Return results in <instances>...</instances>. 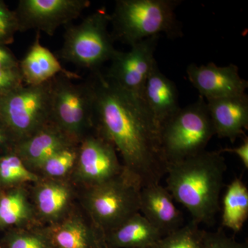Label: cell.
Instances as JSON below:
<instances>
[{
	"mask_svg": "<svg viewBox=\"0 0 248 248\" xmlns=\"http://www.w3.org/2000/svg\"><path fill=\"white\" fill-rule=\"evenodd\" d=\"M94 93V127L123 159L124 170L140 187L159 184L168 164L160 127L142 98L115 84L100 71L90 78Z\"/></svg>",
	"mask_w": 248,
	"mask_h": 248,
	"instance_id": "cell-1",
	"label": "cell"
},
{
	"mask_svg": "<svg viewBox=\"0 0 248 248\" xmlns=\"http://www.w3.org/2000/svg\"><path fill=\"white\" fill-rule=\"evenodd\" d=\"M226 164L219 151H208L168 165L166 189L197 224L212 225L220 209Z\"/></svg>",
	"mask_w": 248,
	"mask_h": 248,
	"instance_id": "cell-2",
	"label": "cell"
},
{
	"mask_svg": "<svg viewBox=\"0 0 248 248\" xmlns=\"http://www.w3.org/2000/svg\"><path fill=\"white\" fill-rule=\"evenodd\" d=\"M179 0H117L110 24L114 40L131 46L161 34L174 39L182 35L176 17Z\"/></svg>",
	"mask_w": 248,
	"mask_h": 248,
	"instance_id": "cell-3",
	"label": "cell"
},
{
	"mask_svg": "<svg viewBox=\"0 0 248 248\" xmlns=\"http://www.w3.org/2000/svg\"><path fill=\"white\" fill-rule=\"evenodd\" d=\"M110 15L104 8L89 15L77 25L66 26L60 58L66 62L91 73L100 71L110 62L117 49L108 31Z\"/></svg>",
	"mask_w": 248,
	"mask_h": 248,
	"instance_id": "cell-4",
	"label": "cell"
},
{
	"mask_svg": "<svg viewBox=\"0 0 248 248\" xmlns=\"http://www.w3.org/2000/svg\"><path fill=\"white\" fill-rule=\"evenodd\" d=\"M215 135L206 101L180 108L160 128L161 149L168 165L205 151Z\"/></svg>",
	"mask_w": 248,
	"mask_h": 248,
	"instance_id": "cell-5",
	"label": "cell"
},
{
	"mask_svg": "<svg viewBox=\"0 0 248 248\" xmlns=\"http://www.w3.org/2000/svg\"><path fill=\"white\" fill-rule=\"evenodd\" d=\"M141 187L122 173L102 184L86 187L84 206L93 225L106 234L140 213Z\"/></svg>",
	"mask_w": 248,
	"mask_h": 248,
	"instance_id": "cell-6",
	"label": "cell"
},
{
	"mask_svg": "<svg viewBox=\"0 0 248 248\" xmlns=\"http://www.w3.org/2000/svg\"><path fill=\"white\" fill-rule=\"evenodd\" d=\"M63 74L50 80L51 121L78 143L94 128V93L90 79L75 83Z\"/></svg>",
	"mask_w": 248,
	"mask_h": 248,
	"instance_id": "cell-7",
	"label": "cell"
},
{
	"mask_svg": "<svg viewBox=\"0 0 248 248\" xmlns=\"http://www.w3.org/2000/svg\"><path fill=\"white\" fill-rule=\"evenodd\" d=\"M0 120L17 143L51 122L50 80L40 85L24 84L0 98Z\"/></svg>",
	"mask_w": 248,
	"mask_h": 248,
	"instance_id": "cell-8",
	"label": "cell"
},
{
	"mask_svg": "<svg viewBox=\"0 0 248 248\" xmlns=\"http://www.w3.org/2000/svg\"><path fill=\"white\" fill-rule=\"evenodd\" d=\"M112 142L97 128L88 134L78 148L76 177L86 187L102 184L124 172Z\"/></svg>",
	"mask_w": 248,
	"mask_h": 248,
	"instance_id": "cell-9",
	"label": "cell"
},
{
	"mask_svg": "<svg viewBox=\"0 0 248 248\" xmlns=\"http://www.w3.org/2000/svg\"><path fill=\"white\" fill-rule=\"evenodd\" d=\"M91 5L89 0H20L14 12L19 32L29 30L53 36L68 25Z\"/></svg>",
	"mask_w": 248,
	"mask_h": 248,
	"instance_id": "cell-10",
	"label": "cell"
},
{
	"mask_svg": "<svg viewBox=\"0 0 248 248\" xmlns=\"http://www.w3.org/2000/svg\"><path fill=\"white\" fill-rule=\"evenodd\" d=\"M159 36L150 37L132 45L127 52H115L106 76L121 87L142 98L150 73L156 64L155 52Z\"/></svg>",
	"mask_w": 248,
	"mask_h": 248,
	"instance_id": "cell-11",
	"label": "cell"
},
{
	"mask_svg": "<svg viewBox=\"0 0 248 248\" xmlns=\"http://www.w3.org/2000/svg\"><path fill=\"white\" fill-rule=\"evenodd\" d=\"M186 72L191 84L205 101L246 94L248 81L240 76L236 65L218 66L211 62L197 66L191 63Z\"/></svg>",
	"mask_w": 248,
	"mask_h": 248,
	"instance_id": "cell-12",
	"label": "cell"
},
{
	"mask_svg": "<svg viewBox=\"0 0 248 248\" xmlns=\"http://www.w3.org/2000/svg\"><path fill=\"white\" fill-rule=\"evenodd\" d=\"M166 187L160 184L141 187L140 192V213L165 236L183 225L182 214Z\"/></svg>",
	"mask_w": 248,
	"mask_h": 248,
	"instance_id": "cell-13",
	"label": "cell"
},
{
	"mask_svg": "<svg viewBox=\"0 0 248 248\" xmlns=\"http://www.w3.org/2000/svg\"><path fill=\"white\" fill-rule=\"evenodd\" d=\"M79 143L51 121L30 138L17 143L14 152L31 170H40L57 152Z\"/></svg>",
	"mask_w": 248,
	"mask_h": 248,
	"instance_id": "cell-14",
	"label": "cell"
},
{
	"mask_svg": "<svg viewBox=\"0 0 248 248\" xmlns=\"http://www.w3.org/2000/svg\"><path fill=\"white\" fill-rule=\"evenodd\" d=\"M44 230L54 248H108L104 234L81 216L68 214Z\"/></svg>",
	"mask_w": 248,
	"mask_h": 248,
	"instance_id": "cell-15",
	"label": "cell"
},
{
	"mask_svg": "<svg viewBox=\"0 0 248 248\" xmlns=\"http://www.w3.org/2000/svg\"><path fill=\"white\" fill-rule=\"evenodd\" d=\"M215 135L234 143L248 129L247 94L206 101Z\"/></svg>",
	"mask_w": 248,
	"mask_h": 248,
	"instance_id": "cell-16",
	"label": "cell"
},
{
	"mask_svg": "<svg viewBox=\"0 0 248 248\" xmlns=\"http://www.w3.org/2000/svg\"><path fill=\"white\" fill-rule=\"evenodd\" d=\"M142 99L160 128L180 108L177 86L160 71L157 63L146 80Z\"/></svg>",
	"mask_w": 248,
	"mask_h": 248,
	"instance_id": "cell-17",
	"label": "cell"
},
{
	"mask_svg": "<svg viewBox=\"0 0 248 248\" xmlns=\"http://www.w3.org/2000/svg\"><path fill=\"white\" fill-rule=\"evenodd\" d=\"M19 67L27 85L45 84L60 74L73 79L79 78L76 73L63 68L53 53L41 44L40 32L36 33L33 43L19 61Z\"/></svg>",
	"mask_w": 248,
	"mask_h": 248,
	"instance_id": "cell-18",
	"label": "cell"
},
{
	"mask_svg": "<svg viewBox=\"0 0 248 248\" xmlns=\"http://www.w3.org/2000/svg\"><path fill=\"white\" fill-rule=\"evenodd\" d=\"M104 236L108 248H151L164 237L140 213Z\"/></svg>",
	"mask_w": 248,
	"mask_h": 248,
	"instance_id": "cell-19",
	"label": "cell"
},
{
	"mask_svg": "<svg viewBox=\"0 0 248 248\" xmlns=\"http://www.w3.org/2000/svg\"><path fill=\"white\" fill-rule=\"evenodd\" d=\"M34 197L41 218L53 223L68 215L73 192L67 183L52 179L39 183Z\"/></svg>",
	"mask_w": 248,
	"mask_h": 248,
	"instance_id": "cell-20",
	"label": "cell"
},
{
	"mask_svg": "<svg viewBox=\"0 0 248 248\" xmlns=\"http://www.w3.org/2000/svg\"><path fill=\"white\" fill-rule=\"evenodd\" d=\"M34 211L22 187H15L0 197V229L27 228Z\"/></svg>",
	"mask_w": 248,
	"mask_h": 248,
	"instance_id": "cell-21",
	"label": "cell"
},
{
	"mask_svg": "<svg viewBox=\"0 0 248 248\" xmlns=\"http://www.w3.org/2000/svg\"><path fill=\"white\" fill-rule=\"evenodd\" d=\"M248 217V190L239 179L228 186L223 199L222 224L234 232L241 231Z\"/></svg>",
	"mask_w": 248,
	"mask_h": 248,
	"instance_id": "cell-22",
	"label": "cell"
},
{
	"mask_svg": "<svg viewBox=\"0 0 248 248\" xmlns=\"http://www.w3.org/2000/svg\"><path fill=\"white\" fill-rule=\"evenodd\" d=\"M38 181V176L24 164L14 151L0 156V185L19 186Z\"/></svg>",
	"mask_w": 248,
	"mask_h": 248,
	"instance_id": "cell-23",
	"label": "cell"
},
{
	"mask_svg": "<svg viewBox=\"0 0 248 248\" xmlns=\"http://www.w3.org/2000/svg\"><path fill=\"white\" fill-rule=\"evenodd\" d=\"M205 232L191 221L177 231L166 235L151 248H203Z\"/></svg>",
	"mask_w": 248,
	"mask_h": 248,
	"instance_id": "cell-24",
	"label": "cell"
},
{
	"mask_svg": "<svg viewBox=\"0 0 248 248\" xmlns=\"http://www.w3.org/2000/svg\"><path fill=\"white\" fill-rule=\"evenodd\" d=\"M2 248H53L45 230L27 228H15L3 239Z\"/></svg>",
	"mask_w": 248,
	"mask_h": 248,
	"instance_id": "cell-25",
	"label": "cell"
},
{
	"mask_svg": "<svg viewBox=\"0 0 248 248\" xmlns=\"http://www.w3.org/2000/svg\"><path fill=\"white\" fill-rule=\"evenodd\" d=\"M79 144L66 147L57 152L44 163L40 170L51 179H60L66 176L76 166Z\"/></svg>",
	"mask_w": 248,
	"mask_h": 248,
	"instance_id": "cell-26",
	"label": "cell"
},
{
	"mask_svg": "<svg viewBox=\"0 0 248 248\" xmlns=\"http://www.w3.org/2000/svg\"><path fill=\"white\" fill-rule=\"evenodd\" d=\"M17 32L19 25L14 11L0 0V44L6 46L12 44Z\"/></svg>",
	"mask_w": 248,
	"mask_h": 248,
	"instance_id": "cell-27",
	"label": "cell"
},
{
	"mask_svg": "<svg viewBox=\"0 0 248 248\" xmlns=\"http://www.w3.org/2000/svg\"><path fill=\"white\" fill-rule=\"evenodd\" d=\"M203 248H248L245 243H240L234 238L227 236L223 231L205 232Z\"/></svg>",
	"mask_w": 248,
	"mask_h": 248,
	"instance_id": "cell-28",
	"label": "cell"
},
{
	"mask_svg": "<svg viewBox=\"0 0 248 248\" xmlns=\"http://www.w3.org/2000/svg\"><path fill=\"white\" fill-rule=\"evenodd\" d=\"M24 84L19 67L0 71V98Z\"/></svg>",
	"mask_w": 248,
	"mask_h": 248,
	"instance_id": "cell-29",
	"label": "cell"
},
{
	"mask_svg": "<svg viewBox=\"0 0 248 248\" xmlns=\"http://www.w3.org/2000/svg\"><path fill=\"white\" fill-rule=\"evenodd\" d=\"M17 141L7 127L0 120V156L14 151Z\"/></svg>",
	"mask_w": 248,
	"mask_h": 248,
	"instance_id": "cell-30",
	"label": "cell"
},
{
	"mask_svg": "<svg viewBox=\"0 0 248 248\" xmlns=\"http://www.w3.org/2000/svg\"><path fill=\"white\" fill-rule=\"evenodd\" d=\"M19 61L7 46L0 44V71L19 68Z\"/></svg>",
	"mask_w": 248,
	"mask_h": 248,
	"instance_id": "cell-31",
	"label": "cell"
},
{
	"mask_svg": "<svg viewBox=\"0 0 248 248\" xmlns=\"http://www.w3.org/2000/svg\"><path fill=\"white\" fill-rule=\"evenodd\" d=\"M220 153H228L236 155L241 160V163L244 165L246 169H248V138H244V141L239 146L235 148H223L219 151Z\"/></svg>",
	"mask_w": 248,
	"mask_h": 248,
	"instance_id": "cell-32",
	"label": "cell"
},
{
	"mask_svg": "<svg viewBox=\"0 0 248 248\" xmlns=\"http://www.w3.org/2000/svg\"><path fill=\"white\" fill-rule=\"evenodd\" d=\"M0 248H1V245H0Z\"/></svg>",
	"mask_w": 248,
	"mask_h": 248,
	"instance_id": "cell-33",
	"label": "cell"
},
{
	"mask_svg": "<svg viewBox=\"0 0 248 248\" xmlns=\"http://www.w3.org/2000/svg\"></svg>",
	"mask_w": 248,
	"mask_h": 248,
	"instance_id": "cell-34",
	"label": "cell"
}]
</instances>
